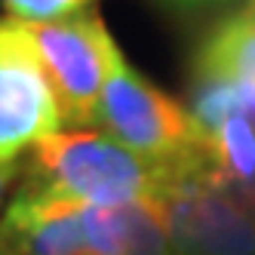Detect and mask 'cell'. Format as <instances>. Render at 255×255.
Masks as SVG:
<instances>
[{
    "label": "cell",
    "instance_id": "6da1fadb",
    "mask_svg": "<svg viewBox=\"0 0 255 255\" xmlns=\"http://www.w3.org/2000/svg\"><path fill=\"white\" fill-rule=\"evenodd\" d=\"M175 175L178 169L138 157L108 132L71 129L34 144L25 185L83 206H123L160 200Z\"/></svg>",
    "mask_w": 255,
    "mask_h": 255
},
{
    "label": "cell",
    "instance_id": "30bf717a",
    "mask_svg": "<svg viewBox=\"0 0 255 255\" xmlns=\"http://www.w3.org/2000/svg\"><path fill=\"white\" fill-rule=\"evenodd\" d=\"M15 169H19V166H0V203H3L6 188L12 185V178H15Z\"/></svg>",
    "mask_w": 255,
    "mask_h": 255
},
{
    "label": "cell",
    "instance_id": "7a4b0ae2",
    "mask_svg": "<svg viewBox=\"0 0 255 255\" xmlns=\"http://www.w3.org/2000/svg\"><path fill=\"white\" fill-rule=\"evenodd\" d=\"M99 123L138 157L178 172H200V129L175 99L144 80L117 52L99 99Z\"/></svg>",
    "mask_w": 255,
    "mask_h": 255
},
{
    "label": "cell",
    "instance_id": "277c9868",
    "mask_svg": "<svg viewBox=\"0 0 255 255\" xmlns=\"http://www.w3.org/2000/svg\"><path fill=\"white\" fill-rule=\"evenodd\" d=\"M59 99L25 22L0 19V166L62 129Z\"/></svg>",
    "mask_w": 255,
    "mask_h": 255
},
{
    "label": "cell",
    "instance_id": "8fae6325",
    "mask_svg": "<svg viewBox=\"0 0 255 255\" xmlns=\"http://www.w3.org/2000/svg\"><path fill=\"white\" fill-rule=\"evenodd\" d=\"M169 3H178V6H197V3H215V0H169Z\"/></svg>",
    "mask_w": 255,
    "mask_h": 255
},
{
    "label": "cell",
    "instance_id": "7c38bea8",
    "mask_svg": "<svg viewBox=\"0 0 255 255\" xmlns=\"http://www.w3.org/2000/svg\"><path fill=\"white\" fill-rule=\"evenodd\" d=\"M0 255H15V252L9 249V243L3 240V234H0Z\"/></svg>",
    "mask_w": 255,
    "mask_h": 255
},
{
    "label": "cell",
    "instance_id": "52a82bcc",
    "mask_svg": "<svg viewBox=\"0 0 255 255\" xmlns=\"http://www.w3.org/2000/svg\"><path fill=\"white\" fill-rule=\"evenodd\" d=\"M86 231L105 255H169L160 200L123 206H86Z\"/></svg>",
    "mask_w": 255,
    "mask_h": 255
},
{
    "label": "cell",
    "instance_id": "ba28073f",
    "mask_svg": "<svg viewBox=\"0 0 255 255\" xmlns=\"http://www.w3.org/2000/svg\"><path fill=\"white\" fill-rule=\"evenodd\" d=\"M197 77L255 86V0L203 40L197 52Z\"/></svg>",
    "mask_w": 255,
    "mask_h": 255
},
{
    "label": "cell",
    "instance_id": "8992f818",
    "mask_svg": "<svg viewBox=\"0 0 255 255\" xmlns=\"http://www.w3.org/2000/svg\"><path fill=\"white\" fill-rule=\"evenodd\" d=\"M86 206L25 185L0 234L15 255H105L86 231Z\"/></svg>",
    "mask_w": 255,
    "mask_h": 255
},
{
    "label": "cell",
    "instance_id": "5b68a950",
    "mask_svg": "<svg viewBox=\"0 0 255 255\" xmlns=\"http://www.w3.org/2000/svg\"><path fill=\"white\" fill-rule=\"evenodd\" d=\"M160 209L172 255H255V222L203 175L178 172Z\"/></svg>",
    "mask_w": 255,
    "mask_h": 255
},
{
    "label": "cell",
    "instance_id": "9c48e42d",
    "mask_svg": "<svg viewBox=\"0 0 255 255\" xmlns=\"http://www.w3.org/2000/svg\"><path fill=\"white\" fill-rule=\"evenodd\" d=\"M222 191H228L237 203H240V209L255 222V178L252 181H243V185H225Z\"/></svg>",
    "mask_w": 255,
    "mask_h": 255
},
{
    "label": "cell",
    "instance_id": "3957f363",
    "mask_svg": "<svg viewBox=\"0 0 255 255\" xmlns=\"http://www.w3.org/2000/svg\"><path fill=\"white\" fill-rule=\"evenodd\" d=\"M25 28L37 46L52 93L59 99L62 123H99V99L111 62L120 52L102 15L96 9H80L52 22H25Z\"/></svg>",
    "mask_w": 255,
    "mask_h": 255
}]
</instances>
